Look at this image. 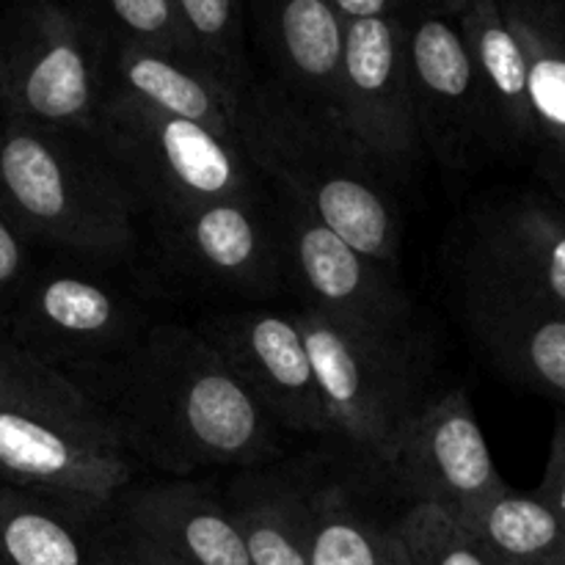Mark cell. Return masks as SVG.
<instances>
[{
	"mask_svg": "<svg viewBox=\"0 0 565 565\" xmlns=\"http://www.w3.org/2000/svg\"><path fill=\"white\" fill-rule=\"evenodd\" d=\"M64 375L136 463L166 478L285 458L281 430L196 326L152 323L116 356Z\"/></svg>",
	"mask_w": 565,
	"mask_h": 565,
	"instance_id": "cell-1",
	"label": "cell"
},
{
	"mask_svg": "<svg viewBox=\"0 0 565 565\" xmlns=\"http://www.w3.org/2000/svg\"><path fill=\"white\" fill-rule=\"evenodd\" d=\"M241 143L270 188L296 196L359 252L397 268L403 215L395 180L340 127L254 77L243 88Z\"/></svg>",
	"mask_w": 565,
	"mask_h": 565,
	"instance_id": "cell-2",
	"label": "cell"
},
{
	"mask_svg": "<svg viewBox=\"0 0 565 565\" xmlns=\"http://www.w3.org/2000/svg\"><path fill=\"white\" fill-rule=\"evenodd\" d=\"M0 213L31 246L127 263L143 215L97 138L83 130L0 119Z\"/></svg>",
	"mask_w": 565,
	"mask_h": 565,
	"instance_id": "cell-3",
	"label": "cell"
},
{
	"mask_svg": "<svg viewBox=\"0 0 565 565\" xmlns=\"http://www.w3.org/2000/svg\"><path fill=\"white\" fill-rule=\"evenodd\" d=\"M110 42L88 0H6L0 119L94 132L108 94Z\"/></svg>",
	"mask_w": 565,
	"mask_h": 565,
	"instance_id": "cell-4",
	"label": "cell"
},
{
	"mask_svg": "<svg viewBox=\"0 0 565 565\" xmlns=\"http://www.w3.org/2000/svg\"><path fill=\"white\" fill-rule=\"evenodd\" d=\"M315 367L329 441L379 469L428 401L417 331L370 329L309 307L292 309Z\"/></svg>",
	"mask_w": 565,
	"mask_h": 565,
	"instance_id": "cell-5",
	"label": "cell"
},
{
	"mask_svg": "<svg viewBox=\"0 0 565 565\" xmlns=\"http://www.w3.org/2000/svg\"><path fill=\"white\" fill-rule=\"evenodd\" d=\"M92 136L136 199L143 224L204 204L270 193L241 147L110 86Z\"/></svg>",
	"mask_w": 565,
	"mask_h": 565,
	"instance_id": "cell-6",
	"label": "cell"
},
{
	"mask_svg": "<svg viewBox=\"0 0 565 565\" xmlns=\"http://www.w3.org/2000/svg\"><path fill=\"white\" fill-rule=\"evenodd\" d=\"M152 326L149 303L97 259L33 265L0 329L50 367L70 373L125 351Z\"/></svg>",
	"mask_w": 565,
	"mask_h": 565,
	"instance_id": "cell-7",
	"label": "cell"
},
{
	"mask_svg": "<svg viewBox=\"0 0 565 565\" xmlns=\"http://www.w3.org/2000/svg\"><path fill=\"white\" fill-rule=\"evenodd\" d=\"M379 469L403 505H434L458 524L511 489L463 390L428 397Z\"/></svg>",
	"mask_w": 565,
	"mask_h": 565,
	"instance_id": "cell-8",
	"label": "cell"
},
{
	"mask_svg": "<svg viewBox=\"0 0 565 565\" xmlns=\"http://www.w3.org/2000/svg\"><path fill=\"white\" fill-rule=\"evenodd\" d=\"M403 22L419 141L447 169H478L500 154V143L461 28L419 3L403 11Z\"/></svg>",
	"mask_w": 565,
	"mask_h": 565,
	"instance_id": "cell-9",
	"label": "cell"
},
{
	"mask_svg": "<svg viewBox=\"0 0 565 565\" xmlns=\"http://www.w3.org/2000/svg\"><path fill=\"white\" fill-rule=\"evenodd\" d=\"M166 265L185 279L243 298H270L285 287L287 259L274 191L230 199L147 221Z\"/></svg>",
	"mask_w": 565,
	"mask_h": 565,
	"instance_id": "cell-10",
	"label": "cell"
},
{
	"mask_svg": "<svg viewBox=\"0 0 565 565\" xmlns=\"http://www.w3.org/2000/svg\"><path fill=\"white\" fill-rule=\"evenodd\" d=\"M270 191L285 243L287 281L301 290L303 307L370 329L417 331L414 301L395 268L342 241L296 196L279 188Z\"/></svg>",
	"mask_w": 565,
	"mask_h": 565,
	"instance_id": "cell-11",
	"label": "cell"
},
{
	"mask_svg": "<svg viewBox=\"0 0 565 565\" xmlns=\"http://www.w3.org/2000/svg\"><path fill=\"white\" fill-rule=\"evenodd\" d=\"M463 290L565 315V202L508 193L472 218Z\"/></svg>",
	"mask_w": 565,
	"mask_h": 565,
	"instance_id": "cell-12",
	"label": "cell"
},
{
	"mask_svg": "<svg viewBox=\"0 0 565 565\" xmlns=\"http://www.w3.org/2000/svg\"><path fill=\"white\" fill-rule=\"evenodd\" d=\"M337 125L392 180L412 174L423 141L414 119L403 14L345 22Z\"/></svg>",
	"mask_w": 565,
	"mask_h": 565,
	"instance_id": "cell-13",
	"label": "cell"
},
{
	"mask_svg": "<svg viewBox=\"0 0 565 565\" xmlns=\"http://www.w3.org/2000/svg\"><path fill=\"white\" fill-rule=\"evenodd\" d=\"M279 430L329 441L323 397L296 312L230 309L196 326Z\"/></svg>",
	"mask_w": 565,
	"mask_h": 565,
	"instance_id": "cell-14",
	"label": "cell"
},
{
	"mask_svg": "<svg viewBox=\"0 0 565 565\" xmlns=\"http://www.w3.org/2000/svg\"><path fill=\"white\" fill-rule=\"evenodd\" d=\"M138 463L110 436L0 408V486L114 511L136 483Z\"/></svg>",
	"mask_w": 565,
	"mask_h": 565,
	"instance_id": "cell-15",
	"label": "cell"
},
{
	"mask_svg": "<svg viewBox=\"0 0 565 565\" xmlns=\"http://www.w3.org/2000/svg\"><path fill=\"white\" fill-rule=\"evenodd\" d=\"M309 563L408 565L403 502L381 469L334 452L307 456Z\"/></svg>",
	"mask_w": 565,
	"mask_h": 565,
	"instance_id": "cell-16",
	"label": "cell"
},
{
	"mask_svg": "<svg viewBox=\"0 0 565 565\" xmlns=\"http://www.w3.org/2000/svg\"><path fill=\"white\" fill-rule=\"evenodd\" d=\"M252 6L268 81L298 108L337 125L345 20L329 0H252Z\"/></svg>",
	"mask_w": 565,
	"mask_h": 565,
	"instance_id": "cell-17",
	"label": "cell"
},
{
	"mask_svg": "<svg viewBox=\"0 0 565 565\" xmlns=\"http://www.w3.org/2000/svg\"><path fill=\"white\" fill-rule=\"evenodd\" d=\"M110 516L188 565H252L224 489L213 478L136 480Z\"/></svg>",
	"mask_w": 565,
	"mask_h": 565,
	"instance_id": "cell-18",
	"label": "cell"
},
{
	"mask_svg": "<svg viewBox=\"0 0 565 565\" xmlns=\"http://www.w3.org/2000/svg\"><path fill=\"white\" fill-rule=\"evenodd\" d=\"M108 86L243 149L241 110L246 86H235L202 61L114 39Z\"/></svg>",
	"mask_w": 565,
	"mask_h": 565,
	"instance_id": "cell-19",
	"label": "cell"
},
{
	"mask_svg": "<svg viewBox=\"0 0 565 565\" xmlns=\"http://www.w3.org/2000/svg\"><path fill=\"white\" fill-rule=\"evenodd\" d=\"M221 489L252 565H312L307 456L237 469Z\"/></svg>",
	"mask_w": 565,
	"mask_h": 565,
	"instance_id": "cell-20",
	"label": "cell"
},
{
	"mask_svg": "<svg viewBox=\"0 0 565 565\" xmlns=\"http://www.w3.org/2000/svg\"><path fill=\"white\" fill-rule=\"evenodd\" d=\"M527 55L533 163L550 193L565 202V3L500 0Z\"/></svg>",
	"mask_w": 565,
	"mask_h": 565,
	"instance_id": "cell-21",
	"label": "cell"
},
{
	"mask_svg": "<svg viewBox=\"0 0 565 565\" xmlns=\"http://www.w3.org/2000/svg\"><path fill=\"white\" fill-rule=\"evenodd\" d=\"M463 318L502 373L565 406V315L463 290Z\"/></svg>",
	"mask_w": 565,
	"mask_h": 565,
	"instance_id": "cell-22",
	"label": "cell"
},
{
	"mask_svg": "<svg viewBox=\"0 0 565 565\" xmlns=\"http://www.w3.org/2000/svg\"><path fill=\"white\" fill-rule=\"evenodd\" d=\"M0 565H119L110 511L0 486Z\"/></svg>",
	"mask_w": 565,
	"mask_h": 565,
	"instance_id": "cell-23",
	"label": "cell"
},
{
	"mask_svg": "<svg viewBox=\"0 0 565 565\" xmlns=\"http://www.w3.org/2000/svg\"><path fill=\"white\" fill-rule=\"evenodd\" d=\"M456 22L478 70L500 154H533L527 55L505 9L500 0H478Z\"/></svg>",
	"mask_w": 565,
	"mask_h": 565,
	"instance_id": "cell-24",
	"label": "cell"
},
{
	"mask_svg": "<svg viewBox=\"0 0 565 565\" xmlns=\"http://www.w3.org/2000/svg\"><path fill=\"white\" fill-rule=\"evenodd\" d=\"M461 527L494 565H565V524L535 494L508 489Z\"/></svg>",
	"mask_w": 565,
	"mask_h": 565,
	"instance_id": "cell-25",
	"label": "cell"
},
{
	"mask_svg": "<svg viewBox=\"0 0 565 565\" xmlns=\"http://www.w3.org/2000/svg\"><path fill=\"white\" fill-rule=\"evenodd\" d=\"M0 408L36 414L86 434L116 439L110 425L61 370L39 362L3 329H0Z\"/></svg>",
	"mask_w": 565,
	"mask_h": 565,
	"instance_id": "cell-26",
	"label": "cell"
},
{
	"mask_svg": "<svg viewBox=\"0 0 565 565\" xmlns=\"http://www.w3.org/2000/svg\"><path fill=\"white\" fill-rule=\"evenodd\" d=\"M174 3L199 58L235 86H248L257 75L248 64L243 0H174Z\"/></svg>",
	"mask_w": 565,
	"mask_h": 565,
	"instance_id": "cell-27",
	"label": "cell"
},
{
	"mask_svg": "<svg viewBox=\"0 0 565 565\" xmlns=\"http://www.w3.org/2000/svg\"><path fill=\"white\" fill-rule=\"evenodd\" d=\"M88 3L103 17L110 39L116 42L143 44V47L202 61L182 28L174 0H88Z\"/></svg>",
	"mask_w": 565,
	"mask_h": 565,
	"instance_id": "cell-28",
	"label": "cell"
},
{
	"mask_svg": "<svg viewBox=\"0 0 565 565\" xmlns=\"http://www.w3.org/2000/svg\"><path fill=\"white\" fill-rule=\"evenodd\" d=\"M401 539L408 565H494L478 541L434 505H406Z\"/></svg>",
	"mask_w": 565,
	"mask_h": 565,
	"instance_id": "cell-29",
	"label": "cell"
},
{
	"mask_svg": "<svg viewBox=\"0 0 565 565\" xmlns=\"http://www.w3.org/2000/svg\"><path fill=\"white\" fill-rule=\"evenodd\" d=\"M33 265V246L20 230L0 213V318L11 309L25 287Z\"/></svg>",
	"mask_w": 565,
	"mask_h": 565,
	"instance_id": "cell-30",
	"label": "cell"
},
{
	"mask_svg": "<svg viewBox=\"0 0 565 565\" xmlns=\"http://www.w3.org/2000/svg\"><path fill=\"white\" fill-rule=\"evenodd\" d=\"M533 494L539 497L544 505H550L565 524V408L555 419L544 478H541V486Z\"/></svg>",
	"mask_w": 565,
	"mask_h": 565,
	"instance_id": "cell-31",
	"label": "cell"
},
{
	"mask_svg": "<svg viewBox=\"0 0 565 565\" xmlns=\"http://www.w3.org/2000/svg\"><path fill=\"white\" fill-rule=\"evenodd\" d=\"M110 544H114V555L119 565H188L171 552H166L163 546L138 535L136 530L119 524L114 516H110Z\"/></svg>",
	"mask_w": 565,
	"mask_h": 565,
	"instance_id": "cell-32",
	"label": "cell"
},
{
	"mask_svg": "<svg viewBox=\"0 0 565 565\" xmlns=\"http://www.w3.org/2000/svg\"><path fill=\"white\" fill-rule=\"evenodd\" d=\"M337 14L345 22L353 20H379V17H397L414 3V0H329Z\"/></svg>",
	"mask_w": 565,
	"mask_h": 565,
	"instance_id": "cell-33",
	"label": "cell"
},
{
	"mask_svg": "<svg viewBox=\"0 0 565 565\" xmlns=\"http://www.w3.org/2000/svg\"><path fill=\"white\" fill-rule=\"evenodd\" d=\"M414 3L428 6V9L439 11V14L452 17V20H458V17H461V11H463L461 0H414Z\"/></svg>",
	"mask_w": 565,
	"mask_h": 565,
	"instance_id": "cell-34",
	"label": "cell"
},
{
	"mask_svg": "<svg viewBox=\"0 0 565 565\" xmlns=\"http://www.w3.org/2000/svg\"><path fill=\"white\" fill-rule=\"evenodd\" d=\"M461 3H463V11H467L469 6H472V3H478V0H461ZM463 11H461V14H463Z\"/></svg>",
	"mask_w": 565,
	"mask_h": 565,
	"instance_id": "cell-35",
	"label": "cell"
},
{
	"mask_svg": "<svg viewBox=\"0 0 565 565\" xmlns=\"http://www.w3.org/2000/svg\"><path fill=\"white\" fill-rule=\"evenodd\" d=\"M563 3H565V0H563Z\"/></svg>",
	"mask_w": 565,
	"mask_h": 565,
	"instance_id": "cell-36",
	"label": "cell"
}]
</instances>
